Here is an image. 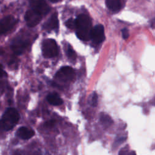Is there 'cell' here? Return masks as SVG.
I'll return each instance as SVG.
<instances>
[{
  "label": "cell",
  "instance_id": "cell-1",
  "mask_svg": "<svg viewBox=\"0 0 155 155\" xmlns=\"http://www.w3.org/2000/svg\"><path fill=\"white\" fill-rule=\"evenodd\" d=\"M76 35L79 39L82 41H88L91 39V22L86 15H80L76 19Z\"/></svg>",
  "mask_w": 155,
  "mask_h": 155
},
{
  "label": "cell",
  "instance_id": "cell-2",
  "mask_svg": "<svg viewBox=\"0 0 155 155\" xmlns=\"http://www.w3.org/2000/svg\"><path fill=\"white\" fill-rule=\"evenodd\" d=\"M19 118V114L15 108L7 109L0 120V129L4 131L10 130L18 123Z\"/></svg>",
  "mask_w": 155,
  "mask_h": 155
},
{
  "label": "cell",
  "instance_id": "cell-3",
  "mask_svg": "<svg viewBox=\"0 0 155 155\" xmlns=\"http://www.w3.org/2000/svg\"><path fill=\"white\" fill-rule=\"evenodd\" d=\"M42 54L45 58H50L58 54V47L56 41L53 39H47L42 43Z\"/></svg>",
  "mask_w": 155,
  "mask_h": 155
},
{
  "label": "cell",
  "instance_id": "cell-4",
  "mask_svg": "<svg viewBox=\"0 0 155 155\" xmlns=\"http://www.w3.org/2000/svg\"><path fill=\"white\" fill-rule=\"evenodd\" d=\"M74 72L73 69L69 67L65 66L62 67L55 74V78L61 81H70L74 78Z\"/></svg>",
  "mask_w": 155,
  "mask_h": 155
},
{
  "label": "cell",
  "instance_id": "cell-5",
  "mask_svg": "<svg viewBox=\"0 0 155 155\" xmlns=\"http://www.w3.org/2000/svg\"><path fill=\"white\" fill-rule=\"evenodd\" d=\"M30 5L31 9L38 13L45 15L50 11V7L45 1V0H30Z\"/></svg>",
  "mask_w": 155,
  "mask_h": 155
},
{
  "label": "cell",
  "instance_id": "cell-6",
  "mask_svg": "<svg viewBox=\"0 0 155 155\" xmlns=\"http://www.w3.org/2000/svg\"><path fill=\"white\" fill-rule=\"evenodd\" d=\"M42 19V15L33 10H28L25 15V20L30 27L37 25Z\"/></svg>",
  "mask_w": 155,
  "mask_h": 155
},
{
  "label": "cell",
  "instance_id": "cell-7",
  "mask_svg": "<svg viewBox=\"0 0 155 155\" xmlns=\"http://www.w3.org/2000/svg\"><path fill=\"white\" fill-rule=\"evenodd\" d=\"M91 39L94 44H99L104 40V28L102 25L98 24L92 28Z\"/></svg>",
  "mask_w": 155,
  "mask_h": 155
},
{
  "label": "cell",
  "instance_id": "cell-8",
  "mask_svg": "<svg viewBox=\"0 0 155 155\" xmlns=\"http://www.w3.org/2000/svg\"><path fill=\"white\" fill-rule=\"evenodd\" d=\"M16 23V19L15 18L9 15L0 21V34L4 33L8 31Z\"/></svg>",
  "mask_w": 155,
  "mask_h": 155
},
{
  "label": "cell",
  "instance_id": "cell-9",
  "mask_svg": "<svg viewBox=\"0 0 155 155\" xmlns=\"http://www.w3.org/2000/svg\"><path fill=\"white\" fill-rule=\"evenodd\" d=\"M28 42L22 39H16L12 44L11 48L16 54H21L27 46Z\"/></svg>",
  "mask_w": 155,
  "mask_h": 155
},
{
  "label": "cell",
  "instance_id": "cell-10",
  "mask_svg": "<svg viewBox=\"0 0 155 155\" xmlns=\"http://www.w3.org/2000/svg\"><path fill=\"white\" fill-rule=\"evenodd\" d=\"M18 137L22 139H29L35 135V131L27 127H22L16 132Z\"/></svg>",
  "mask_w": 155,
  "mask_h": 155
},
{
  "label": "cell",
  "instance_id": "cell-11",
  "mask_svg": "<svg viewBox=\"0 0 155 155\" xmlns=\"http://www.w3.org/2000/svg\"><path fill=\"white\" fill-rule=\"evenodd\" d=\"M44 28L46 30H53L57 28L58 27V18L56 13L53 14V15L49 18V19L45 23Z\"/></svg>",
  "mask_w": 155,
  "mask_h": 155
},
{
  "label": "cell",
  "instance_id": "cell-12",
  "mask_svg": "<svg viewBox=\"0 0 155 155\" xmlns=\"http://www.w3.org/2000/svg\"><path fill=\"white\" fill-rule=\"evenodd\" d=\"M47 99L49 104L53 105H59L63 103L62 99L56 93L49 94L47 97Z\"/></svg>",
  "mask_w": 155,
  "mask_h": 155
},
{
  "label": "cell",
  "instance_id": "cell-13",
  "mask_svg": "<svg viewBox=\"0 0 155 155\" xmlns=\"http://www.w3.org/2000/svg\"><path fill=\"white\" fill-rule=\"evenodd\" d=\"M107 7L112 11H117L120 8V0H106Z\"/></svg>",
  "mask_w": 155,
  "mask_h": 155
},
{
  "label": "cell",
  "instance_id": "cell-14",
  "mask_svg": "<svg viewBox=\"0 0 155 155\" xmlns=\"http://www.w3.org/2000/svg\"><path fill=\"white\" fill-rule=\"evenodd\" d=\"M100 121L105 127H108L113 124V120L111 117L105 113L100 114Z\"/></svg>",
  "mask_w": 155,
  "mask_h": 155
},
{
  "label": "cell",
  "instance_id": "cell-15",
  "mask_svg": "<svg viewBox=\"0 0 155 155\" xmlns=\"http://www.w3.org/2000/svg\"><path fill=\"white\" fill-rule=\"evenodd\" d=\"M119 155H136V154L135 151L130 150L128 148L125 147L119 151Z\"/></svg>",
  "mask_w": 155,
  "mask_h": 155
},
{
  "label": "cell",
  "instance_id": "cell-16",
  "mask_svg": "<svg viewBox=\"0 0 155 155\" xmlns=\"http://www.w3.org/2000/svg\"><path fill=\"white\" fill-rule=\"evenodd\" d=\"M65 25L67 28L70 29H76V19H74L73 18H70L68 19L65 22Z\"/></svg>",
  "mask_w": 155,
  "mask_h": 155
},
{
  "label": "cell",
  "instance_id": "cell-17",
  "mask_svg": "<svg viewBox=\"0 0 155 155\" xmlns=\"http://www.w3.org/2000/svg\"><path fill=\"white\" fill-rule=\"evenodd\" d=\"M67 56L70 59L73 60V61H74L76 59V53L70 45L68 46V48L67 49Z\"/></svg>",
  "mask_w": 155,
  "mask_h": 155
},
{
  "label": "cell",
  "instance_id": "cell-18",
  "mask_svg": "<svg viewBox=\"0 0 155 155\" xmlns=\"http://www.w3.org/2000/svg\"><path fill=\"white\" fill-rule=\"evenodd\" d=\"M97 94L96 93H93L91 99V105L93 107H96L97 104Z\"/></svg>",
  "mask_w": 155,
  "mask_h": 155
},
{
  "label": "cell",
  "instance_id": "cell-19",
  "mask_svg": "<svg viewBox=\"0 0 155 155\" xmlns=\"http://www.w3.org/2000/svg\"><path fill=\"white\" fill-rule=\"evenodd\" d=\"M54 124H55V121L53 120H50L46 122L44 124V127L47 128H50V127H53L54 125Z\"/></svg>",
  "mask_w": 155,
  "mask_h": 155
},
{
  "label": "cell",
  "instance_id": "cell-20",
  "mask_svg": "<svg viewBox=\"0 0 155 155\" xmlns=\"http://www.w3.org/2000/svg\"><path fill=\"white\" fill-rule=\"evenodd\" d=\"M122 36H123V38L126 39L128 38L129 36V33H128V31L127 28H124L122 30Z\"/></svg>",
  "mask_w": 155,
  "mask_h": 155
},
{
  "label": "cell",
  "instance_id": "cell-21",
  "mask_svg": "<svg viewBox=\"0 0 155 155\" xmlns=\"http://www.w3.org/2000/svg\"><path fill=\"white\" fill-rule=\"evenodd\" d=\"M125 138H124V137H120V138H119V139H117V140H116V141L114 142V146L115 145V146H118L119 144H120L123 141H124V140H125Z\"/></svg>",
  "mask_w": 155,
  "mask_h": 155
},
{
  "label": "cell",
  "instance_id": "cell-22",
  "mask_svg": "<svg viewBox=\"0 0 155 155\" xmlns=\"http://www.w3.org/2000/svg\"><path fill=\"white\" fill-rule=\"evenodd\" d=\"M4 74V71L3 70L2 65L0 64V77H2Z\"/></svg>",
  "mask_w": 155,
  "mask_h": 155
},
{
  "label": "cell",
  "instance_id": "cell-23",
  "mask_svg": "<svg viewBox=\"0 0 155 155\" xmlns=\"http://www.w3.org/2000/svg\"><path fill=\"white\" fill-rule=\"evenodd\" d=\"M51 2H53V3H56V2H59L61 0H50Z\"/></svg>",
  "mask_w": 155,
  "mask_h": 155
}]
</instances>
